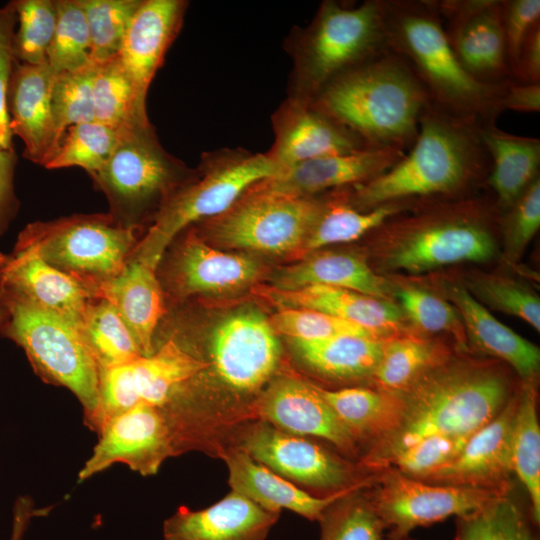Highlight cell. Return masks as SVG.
<instances>
[{"label": "cell", "instance_id": "6da1fadb", "mask_svg": "<svg viewBox=\"0 0 540 540\" xmlns=\"http://www.w3.org/2000/svg\"><path fill=\"white\" fill-rule=\"evenodd\" d=\"M503 365L459 353L425 374L400 394L404 410L399 424L360 454L359 468L367 474L379 472L429 436H470L505 407L520 385Z\"/></svg>", "mask_w": 540, "mask_h": 540}, {"label": "cell", "instance_id": "7a4b0ae2", "mask_svg": "<svg viewBox=\"0 0 540 540\" xmlns=\"http://www.w3.org/2000/svg\"><path fill=\"white\" fill-rule=\"evenodd\" d=\"M484 124L430 105L408 153L377 178L350 187L351 204L366 211L390 203L416 207L470 197L474 186L485 184L491 168Z\"/></svg>", "mask_w": 540, "mask_h": 540}, {"label": "cell", "instance_id": "3957f363", "mask_svg": "<svg viewBox=\"0 0 540 540\" xmlns=\"http://www.w3.org/2000/svg\"><path fill=\"white\" fill-rule=\"evenodd\" d=\"M312 101L368 148L404 152L414 144L430 106L419 79L390 49L337 77Z\"/></svg>", "mask_w": 540, "mask_h": 540}, {"label": "cell", "instance_id": "277c9868", "mask_svg": "<svg viewBox=\"0 0 540 540\" xmlns=\"http://www.w3.org/2000/svg\"><path fill=\"white\" fill-rule=\"evenodd\" d=\"M412 210L378 228L383 270L416 274L452 264L486 262L494 256L500 212L493 198L470 196Z\"/></svg>", "mask_w": 540, "mask_h": 540}, {"label": "cell", "instance_id": "5b68a950", "mask_svg": "<svg viewBox=\"0 0 540 540\" xmlns=\"http://www.w3.org/2000/svg\"><path fill=\"white\" fill-rule=\"evenodd\" d=\"M388 48L399 55L423 85L430 105L453 116L496 123L506 82L473 79L453 53L436 0H384Z\"/></svg>", "mask_w": 540, "mask_h": 540}, {"label": "cell", "instance_id": "8992f818", "mask_svg": "<svg viewBox=\"0 0 540 540\" xmlns=\"http://www.w3.org/2000/svg\"><path fill=\"white\" fill-rule=\"evenodd\" d=\"M384 11V0H325L309 24L293 27L284 42L293 63L288 96L312 101L337 77L388 51Z\"/></svg>", "mask_w": 540, "mask_h": 540}, {"label": "cell", "instance_id": "52a82bcc", "mask_svg": "<svg viewBox=\"0 0 540 540\" xmlns=\"http://www.w3.org/2000/svg\"><path fill=\"white\" fill-rule=\"evenodd\" d=\"M194 172L161 145L147 123L120 127L113 153L90 177L104 193L113 219L144 235Z\"/></svg>", "mask_w": 540, "mask_h": 540}, {"label": "cell", "instance_id": "ba28073f", "mask_svg": "<svg viewBox=\"0 0 540 540\" xmlns=\"http://www.w3.org/2000/svg\"><path fill=\"white\" fill-rule=\"evenodd\" d=\"M278 174V168L266 153L242 148L203 153L198 170L161 210L131 258L156 269L165 250L181 231L223 214L252 186Z\"/></svg>", "mask_w": 540, "mask_h": 540}, {"label": "cell", "instance_id": "9c48e42d", "mask_svg": "<svg viewBox=\"0 0 540 540\" xmlns=\"http://www.w3.org/2000/svg\"><path fill=\"white\" fill-rule=\"evenodd\" d=\"M6 315L0 335L20 346L35 373L69 389L91 428H99V370L77 328L58 315L0 290Z\"/></svg>", "mask_w": 540, "mask_h": 540}, {"label": "cell", "instance_id": "30bf717a", "mask_svg": "<svg viewBox=\"0 0 540 540\" xmlns=\"http://www.w3.org/2000/svg\"><path fill=\"white\" fill-rule=\"evenodd\" d=\"M142 236L120 226L109 213L73 214L27 224L16 243L34 248L95 297L122 272Z\"/></svg>", "mask_w": 540, "mask_h": 540}, {"label": "cell", "instance_id": "8fae6325", "mask_svg": "<svg viewBox=\"0 0 540 540\" xmlns=\"http://www.w3.org/2000/svg\"><path fill=\"white\" fill-rule=\"evenodd\" d=\"M319 209L318 196L296 197L279 193L261 181L223 214L199 223H202L203 234L216 244L294 255L311 230Z\"/></svg>", "mask_w": 540, "mask_h": 540}, {"label": "cell", "instance_id": "7c38bea8", "mask_svg": "<svg viewBox=\"0 0 540 540\" xmlns=\"http://www.w3.org/2000/svg\"><path fill=\"white\" fill-rule=\"evenodd\" d=\"M365 492L390 539L404 538L418 527L467 514L503 494L469 486L431 484L393 468L376 472Z\"/></svg>", "mask_w": 540, "mask_h": 540}, {"label": "cell", "instance_id": "4fadbf2b", "mask_svg": "<svg viewBox=\"0 0 540 540\" xmlns=\"http://www.w3.org/2000/svg\"><path fill=\"white\" fill-rule=\"evenodd\" d=\"M239 448L281 477L324 496L368 486L375 477L320 444L265 421L242 435Z\"/></svg>", "mask_w": 540, "mask_h": 540}, {"label": "cell", "instance_id": "5bb4252c", "mask_svg": "<svg viewBox=\"0 0 540 540\" xmlns=\"http://www.w3.org/2000/svg\"><path fill=\"white\" fill-rule=\"evenodd\" d=\"M208 366L167 339L150 356L100 370L99 431L108 419L137 404L164 408L185 383Z\"/></svg>", "mask_w": 540, "mask_h": 540}, {"label": "cell", "instance_id": "9a60e30c", "mask_svg": "<svg viewBox=\"0 0 540 540\" xmlns=\"http://www.w3.org/2000/svg\"><path fill=\"white\" fill-rule=\"evenodd\" d=\"M98 433V443L79 471V483L116 463L126 464L143 476L154 475L177 453L166 413L145 403L108 419Z\"/></svg>", "mask_w": 540, "mask_h": 540}, {"label": "cell", "instance_id": "2e32d148", "mask_svg": "<svg viewBox=\"0 0 540 540\" xmlns=\"http://www.w3.org/2000/svg\"><path fill=\"white\" fill-rule=\"evenodd\" d=\"M447 41L463 69L477 82L513 80L501 24V0H437Z\"/></svg>", "mask_w": 540, "mask_h": 540}, {"label": "cell", "instance_id": "e0dca14e", "mask_svg": "<svg viewBox=\"0 0 540 540\" xmlns=\"http://www.w3.org/2000/svg\"><path fill=\"white\" fill-rule=\"evenodd\" d=\"M281 354L269 320L254 310L237 312L215 328L210 355L219 378L240 393L258 391L277 368Z\"/></svg>", "mask_w": 540, "mask_h": 540}, {"label": "cell", "instance_id": "ac0fdd59", "mask_svg": "<svg viewBox=\"0 0 540 540\" xmlns=\"http://www.w3.org/2000/svg\"><path fill=\"white\" fill-rule=\"evenodd\" d=\"M166 250L170 255L158 279L178 299L236 291L260 274L253 258L210 246L193 225L181 231Z\"/></svg>", "mask_w": 540, "mask_h": 540}, {"label": "cell", "instance_id": "d6986e66", "mask_svg": "<svg viewBox=\"0 0 540 540\" xmlns=\"http://www.w3.org/2000/svg\"><path fill=\"white\" fill-rule=\"evenodd\" d=\"M271 124L274 142L265 153L279 174L308 160L368 148L313 101L287 96L271 115Z\"/></svg>", "mask_w": 540, "mask_h": 540}, {"label": "cell", "instance_id": "ffe728a7", "mask_svg": "<svg viewBox=\"0 0 540 540\" xmlns=\"http://www.w3.org/2000/svg\"><path fill=\"white\" fill-rule=\"evenodd\" d=\"M518 389L492 420L469 436L452 461L422 481L482 488L499 493L512 489L514 472L511 438Z\"/></svg>", "mask_w": 540, "mask_h": 540}, {"label": "cell", "instance_id": "44dd1931", "mask_svg": "<svg viewBox=\"0 0 540 540\" xmlns=\"http://www.w3.org/2000/svg\"><path fill=\"white\" fill-rule=\"evenodd\" d=\"M188 6L185 0H141L125 31L116 58L145 106L150 84L182 28Z\"/></svg>", "mask_w": 540, "mask_h": 540}, {"label": "cell", "instance_id": "7402d4cb", "mask_svg": "<svg viewBox=\"0 0 540 540\" xmlns=\"http://www.w3.org/2000/svg\"><path fill=\"white\" fill-rule=\"evenodd\" d=\"M263 421L298 436L322 438L347 457H359V447L314 384L281 377L267 388L256 405Z\"/></svg>", "mask_w": 540, "mask_h": 540}, {"label": "cell", "instance_id": "603a6c76", "mask_svg": "<svg viewBox=\"0 0 540 540\" xmlns=\"http://www.w3.org/2000/svg\"><path fill=\"white\" fill-rule=\"evenodd\" d=\"M0 290L60 316L76 328L92 294L80 283L46 263L37 251L15 243L0 252Z\"/></svg>", "mask_w": 540, "mask_h": 540}, {"label": "cell", "instance_id": "cb8c5ba5", "mask_svg": "<svg viewBox=\"0 0 540 540\" xmlns=\"http://www.w3.org/2000/svg\"><path fill=\"white\" fill-rule=\"evenodd\" d=\"M54 75L48 64L17 62L7 96L10 131L22 140L23 157L43 167L62 140L51 103Z\"/></svg>", "mask_w": 540, "mask_h": 540}, {"label": "cell", "instance_id": "d4e9b609", "mask_svg": "<svg viewBox=\"0 0 540 540\" xmlns=\"http://www.w3.org/2000/svg\"><path fill=\"white\" fill-rule=\"evenodd\" d=\"M406 152L391 148H366L299 163L263 181L276 192L313 197L322 193L365 184L392 168Z\"/></svg>", "mask_w": 540, "mask_h": 540}, {"label": "cell", "instance_id": "484cf974", "mask_svg": "<svg viewBox=\"0 0 540 540\" xmlns=\"http://www.w3.org/2000/svg\"><path fill=\"white\" fill-rule=\"evenodd\" d=\"M279 514L231 491L202 510L179 507L165 520L163 536L164 540H265Z\"/></svg>", "mask_w": 540, "mask_h": 540}, {"label": "cell", "instance_id": "4316f807", "mask_svg": "<svg viewBox=\"0 0 540 540\" xmlns=\"http://www.w3.org/2000/svg\"><path fill=\"white\" fill-rule=\"evenodd\" d=\"M256 293L281 308L321 311L355 323L380 338L401 331L405 318L399 305L356 291L313 285L298 289L260 287Z\"/></svg>", "mask_w": 540, "mask_h": 540}, {"label": "cell", "instance_id": "83f0119b", "mask_svg": "<svg viewBox=\"0 0 540 540\" xmlns=\"http://www.w3.org/2000/svg\"><path fill=\"white\" fill-rule=\"evenodd\" d=\"M447 293L458 311L468 348L508 365L521 382L537 380L539 348L494 317L465 286L449 285Z\"/></svg>", "mask_w": 540, "mask_h": 540}, {"label": "cell", "instance_id": "f1b7e54d", "mask_svg": "<svg viewBox=\"0 0 540 540\" xmlns=\"http://www.w3.org/2000/svg\"><path fill=\"white\" fill-rule=\"evenodd\" d=\"M95 297L113 305L143 356L154 353L156 332L167 314L165 294L155 268L130 258L122 272L100 287Z\"/></svg>", "mask_w": 540, "mask_h": 540}, {"label": "cell", "instance_id": "f546056e", "mask_svg": "<svg viewBox=\"0 0 540 540\" xmlns=\"http://www.w3.org/2000/svg\"><path fill=\"white\" fill-rule=\"evenodd\" d=\"M224 459L232 492L248 498L266 510L280 513L282 509H288L310 521H318L325 508L340 495L364 487L318 497L256 462L239 447L225 452Z\"/></svg>", "mask_w": 540, "mask_h": 540}, {"label": "cell", "instance_id": "4dcf8cb0", "mask_svg": "<svg viewBox=\"0 0 540 540\" xmlns=\"http://www.w3.org/2000/svg\"><path fill=\"white\" fill-rule=\"evenodd\" d=\"M481 132L491 160L485 185L501 213L539 177L540 139L508 133L496 123L484 124Z\"/></svg>", "mask_w": 540, "mask_h": 540}, {"label": "cell", "instance_id": "1f68e13d", "mask_svg": "<svg viewBox=\"0 0 540 540\" xmlns=\"http://www.w3.org/2000/svg\"><path fill=\"white\" fill-rule=\"evenodd\" d=\"M300 260L282 269L274 278L272 286L279 289H298L322 285L392 301L390 284L359 255L323 252L312 253Z\"/></svg>", "mask_w": 540, "mask_h": 540}, {"label": "cell", "instance_id": "d6a6232c", "mask_svg": "<svg viewBox=\"0 0 540 540\" xmlns=\"http://www.w3.org/2000/svg\"><path fill=\"white\" fill-rule=\"evenodd\" d=\"M315 387L352 435L359 451L360 446H364L362 452L390 434L403 415L404 401L398 394L369 386L338 390Z\"/></svg>", "mask_w": 540, "mask_h": 540}, {"label": "cell", "instance_id": "836d02e7", "mask_svg": "<svg viewBox=\"0 0 540 540\" xmlns=\"http://www.w3.org/2000/svg\"><path fill=\"white\" fill-rule=\"evenodd\" d=\"M349 188L331 190L327 198H319L317 218L294 258L302 259L327 245L355 241L390 218L414 208L405 203H390L359 210L349 200Z\"/></svg>", "mask_w": 540, "mask_h": 540}, {"label": "cell", "instance_id": "e575fe53", "mask_svg": "<svg viewBox=\"0 0 540 540\" xmlns=\"http://www.w3.org/2000/svg\"><path fill=\"white\" fill-rule=\"evenodd\" d=\"M453 355L445 343L424 335L402 331L392 334L382 339L380 359L369 387L400 395Z\"/></svg>", "mask_w": 540, "mask_h": 540}, {"label": "cell", "instance_id": "d590c367", "mask_svg": "<svg viewBox=\"0 0 540 540\" xmlns=\"http://www.w3.org/2000/svg\"><path fill=\"white\" fill-rule=\"evenodd\" d=\"M290 342L311 370L323 377L344 381L369 382L382 347V339L353 335Z\"/></svg>", "mask_w": 540, "mask_h": 540}, {"label": "cell", "instance_id": "8d00e7d4", "mask_svg": "<svg viewBox=\"0 0 540 540\" xmlns=\"http://www.w3.org/2000/svg\"><path fill=\"white\" fill-rule=\"evenodd\" d=\"M514 487L456 517L454 540H539L530 503L516 496Z\"/></svg>", "mask_w": 540, "mask_h": 540}, {"label": "cell", "instance_id": "74e56055", "mask_svg": "<svg viewBox=\"0 0 540 540\" xmlns=\"http://www.w3.org/2000/svg\"><path fill=\"white\" fill-rule=\"evenodd\" d=\"M537 380L521 382L512 427L514 475L524 487L534 521L540 523V426Z\"/></svg>", "mask_w": 540, "mask_h": 540}, {"label": "cell", "instance_id": "f35d334b", "mask_svg": "<svg viewBox=\"0 0 540 540\" xmlns=\"http://www.w3.org/2000/svg\"><path fill=\"white\" fill-rule=\"evenodd\" d=\"M77 330L99 371L143 356L116 309L103 298L88 300Z\"/></svg>", "mask_w": 540, "mask_h": 540}, {"label": "cell", "instance_id": "ab89813d", "mask_svg": "<svg viewBox=\"0 0 540 540\" xmlns=\"http://www.w3.org/2000/svg\"><path fill=\"white\" fill-rule=\"evenodd\" d=\"M95 121L114 128L150 123L143 105L116 56L95 64L92 83Z\"/></svg>", "mask_w": 540, "mask_h": 540}, {"label": "cell", "instance_id": "60d3db41", "mask_svg": "<svg viewBox=\"0 0 540 540\" xmlns=\"http://www.w3.org/2000/svg\"><path fill=\"white\" fill-rule=\"evenodd\" d=\"M365 488L352 489L325 508L318 520L320 540H385L386 528Z\"/></svg>", "mask_w": 540, "mask_h": 540}, {"label": "cell", "instance_id": "b9f144b4", "mask_svg": "<svg viewBox=\"0 0 540 540\" xmlns=\"http://www.w3.org/2000/svg\"><path fill=\"white\" fill-rule=\"evenodd\" d=\"M119 128L98 121L69 127L46 169L80 167L89 176L108 161L118 141Z\"/></svg>", "mask_w": 540, "mask_h": 540}, {"label": "cell", "instance_id": "7bdbcfd3", "mask_svg": "<svg viewBox=\"0 0 540 540\" xmlns=\"http://www.w3.org/2000/svg\"><path fill=\"white\" fill-rule=\"evenodd\" d=\"M57 20L47 63L54 74L90 66V38L79 0H56Z\"/></svg>", "mask_w": 540, "mask_h": 540}, {"label": "cell", "instance_id": "ee69618b", "mask_svg": "<svg viewBox=\"0 0 540 540\" xmlns=\"http://www.w3.org/2000/svg\"><path fill=\"white\" fill-rule=\"evenodd\" d=\"M400 308L420 331L450 334L459 353H468L462 319L452 303L439 295L416 286L399 287L395 293Z\"/></svg>", "mask_w": 540, "mask_h": 540}, {"label": "cell", "instance_id": "f6af8a7d", "mask_svg": "<svg viewBox=\"0 0 540 540\" xmlns=\"http://www.w3.org/2000/svg\"><path fill=\"white\" fill-rule=\"evenodd\" d=\"M87 21L93 64L114 58L141 0H79Z\"/></svg>", "mask_w": 540, "mask_h": 540}, {"label": "cell", "instance_id": "bcb514c9", "mask_svg": "<svg viewBox=\"0 0 540 540\" xmlns=\"http://www.w3.org/2000/svg\"><path fill=\"white\" fill-rule=\"evenodd\" d=\"M17 25L13 53L20 63L43 65L53 39L57 9L56 0H14Z\"/></svg>", "mask_w": 540, "mask_h": 540}, {"label": "cell", "instance_id": "7dc6e473", "mask_svg": "<svg viewBox=\"0 0 540 540\" xmlns=\"http://www.w3.org/2000/svg\"><path fill=\"white\" fill-rule=\"evenodd\" d=\"M482 305L522 319L540 331V299L528 286L505 276L475 273L465 286Z\"/></svg>", "mask_w": 540, "mask_h": 540}, {"label": "cell", "instance_id": "c3c4849f", "mask_svg": "<svg viewBox=\"0 0 540 540\" xmlns=\"http://www.w3.org/2000/svg\"><path fill=\"white\" fill-rule=\"evenodd\" d=\"M95 64L54 75L51 103L54 120L62 138L66 130L77 124L95 121L92 83Z\"/></svg>", "mask_w": 540, "mask_h": 540}, {"label": "cell", "instance_id": "681fc988", "mask_svg": "<svg viewBox=\"0 0 540 540\" xmlns=\"http://www.w3.org/2000/svg\"><path fill=\"white\" fill-rule=\"evenodd\" d=\"M269 322L276 334L289 340L310 341L343 335L383 339L355 323L312 309L281 308Z\"/></svg>", "mask_w": 540, "mask_h": 540}, {"label": "cell", "instance_id": "f907efd6", "mask_svg": "<svg viewBox=\"0 0 540 540\" xmlns=\"http://www.w3.org/2000/svg\"><path fill=\"white\" fill-rule=\"evenodd\" d=\"M468 438L469 436L446 435L423 438L395 456L387 468H393L411 478L424 480L452 461Z\"/></svg>", "mask_w": 540, "mask_h": 540}, {"label": "cell", "instance_id": "816d5d0a", "mask_svg": "<svg viewBox=\"0 0 540 540\" xmlns=\"http://www.w3.org/2000/svg\"><path fill=\"white\" fill-rule=\"evenodd\" d=\"M508 261H516L524 252L540 227V178L533 181L522 195L500 213Z\"/></svg>", "mask_w": 540, "mask_h": 540}, {"label": "cell", "instance_id": "f5cc1de1", "mask_svg": "<svg viewBox=\"0 0 540 540\" xmlns=\"http://www.w3.org/2000/svg\"><path fill=\"white\" fill-rule=\"evenodd\" d=\"M17 25L14 0L0 8V149L13 148L7 96L11 77L18 62L13 53V37Z\"/></svg>", "mask_w": 540, "mask_h": 540}, {"label": "cell", "instance_id": "db71d44e", "mask_svg": "<svg viewBox=\"0 0 540 540\" xmlns=\"http://www.w3.org/2000/svg\"><path fill=\"white\" fill-rule=\"evenodd\" d=\"M501 24L510 71L519 50L530 33L540 24L539 0H501Z\"/></svg>", "mask_w": 540, "mask_h": 540}, {"label": "cell", "instance_id": "11a10c76", "mask_svg": "<svg viewBox=\"0 0 540 540\" xmlns=\"http://www.w3.org/2000/svg\"><path fill=\"white\" fill-rule=\"evenodd\" d=\"M16 164L14 149H0V236L8 229L20 208L14 189Z\"/></svg>", "mask_w": 540, "mask_h": 540}, {"label": "cell", "instance_id": "9f6ffc18", "mask_svg": "<svg viewBox=\"0 0 540 540\" xmlns=\"http://www.w3.org/2000/svg\"><path fill=\"white\" fill-rule=\"evenodd\" d=\"M512 78L522 83H540V24H537L524 40Z\"/></svg>", "mask_w": 540, "mask_h": 540}, {"label": "cell", "instance_id": "6f0895ef", "mask_svg": "<svg viewBox=\"0 0 540 540\" xmlns=\"http://www.w3.org/2000/svg\"><path fill=\"white\" fill-rule=\"evenodd\" d=\"M501 111L536 113L540 111V83L510 80L500 101Z\"/></svg>", "mask_w": 540, "mask_h": 540}, {"label": "cell", "instance_id": "680465c9", "mask_svg": "<svg viewBox=\"0 0 540 540\" xmlns=\"http://www.w3.org/2000/svg\"><path fill=\"white\" fill-rule=\"evenodd\" d=\"M5 315H6V309H5L4 305L2 304V302L0 301V324L4 320Z\"/></svg>", "mask_w": 540, "mask_h": 540}, {"label": "cell", "instance_id": "91938a15", "mask_svg": "<svg viewBox=\"0 0 540 540\" xmlns=\"http://www.w3.org/2000/svg\"><path fill=\"white\" fill-rule=\"evenodd\" d=\"M385 540H417V539H413L410 536H407V537L400 538V539H390V538L386 537Z\"/></svg>", "mask_w": 540, "mask_h": 540}]
</instances>
